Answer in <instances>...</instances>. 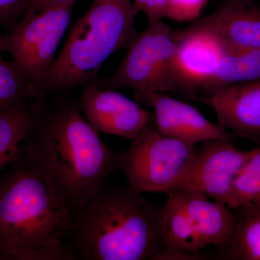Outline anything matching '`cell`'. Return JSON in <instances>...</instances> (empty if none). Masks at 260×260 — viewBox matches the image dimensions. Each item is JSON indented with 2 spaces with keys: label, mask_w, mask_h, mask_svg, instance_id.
I'll use <instances>...</instances> for the list:
<instances>
[{
  "label": "cell",
  "mask_w": 260,
  "mask_h": 260,
  "mask_svg": "<svg viewBox=\"0 0 260 260\" xmlns=\"http://www.w3.org/2000/svg\"><path fill=\"white\" fill-rule=\"evenodd\" d=\"M209 0H167V18L178 22L194 21Z\"/></svg>",
  "instance_id": "cell-20"
},
{
  "label": "cell",
  "mask_w": 260,
  "mask_h": 260,
  "mask_svg": "<svg viewBox=\"0 0 260 260\" xmlns=\"http://www.w3.org/2000/svg\"><path fill=\"white\" fill-rule=\"evenodd\" d=\"M260 79V49H228L204 90L207 93Z\"/></svg>",
  "instance_id": "cell-17"
},
{
  "label": "cell",
  "mask_w": 260,
  "mask_h": 260,
  "mask_svg": "<svg viewBox=\"0 0 260 260\" xmlns=\"http://www.w3.org/2000/svg\"><path fill=\"white\" fill-rule=\"evenodd\" d=\"M211 256L205 255L200 252H189V251L181 250H162L158 252L153 259H210Z\"/></svg>",
  "instance_id": "cell-23"
},
{
  "label": "cell",
  "mask_w": 260,
  "mask_h": 260,
  "mask_svg": "<svg viewBox=\"0 0 260 260\" xmlns=\"http://www.w3.org/2000/svg\"><path fill=\"white\" fill-rule=\"evenodd\" d=\"M260 203V146L246 162L236 178L226 205L234 211Z\"/></svg>",
  "instance_id": "cell-19"
},
{
  "label": "cell",
  "mask_w": 260,
  "mask_h": 260,
  "mask_svg": "<svg viewBox=\"0 0 260 260\" xmlns=\"http://www.w3.org/2000/svg\"><path fill=\"white\" fill-rule=\"evenodd\" d=\"M5 38L0 34V111L23 107L34 100L30 85L23 78L13 61L5 60Z\"/></svg>",
  "instance_id": "cell-18"
},
{
  "label": "cell",
  "mask_w": 260,
  "mask_h": 260,
  "mask_svg": "<svg viewBox=\"0 0 260 260\" xmlns=\"http://www.w3.org/2000/svg\"><path fill=\"white\" fill-rule=\"evenodd\" d=\"M78 106L94 129L104 134L134 139L150 121L151 113L116 89L103 88L94 83L85 85Z\"/></svg>",
  "instance_id": "cell-11"
},
{
  "label": "cell",
  "mask_w": 260,
  "mask_h": 260,
  "mask_svg": "<svg viewBox=\"0 0 260 260\" xmlns=\"http://www.w3.org/2000/svg\"><path fill=\"white\" fill-rule=\"evenodd\" d=\"M21 148L72 214L102 190L112 173L123 170L126 152L108 146L78 103L63 99L46 104Z\"/></svg>",
  "instance_id": "cell-1"
},
{
  "label": "cell",
  "mask_w": 260,
  "mask_h": 260,
  "mask_svg": "<svg viewBox=\"0 0 260 260\" xmlns=\"http://www.w3.org/2000/svg\"><path fill=\"white\" fill-rule=\"evenodd\" d=\"M46 104L44 99H37L23 107L0 111V175L18 156L22 142Z\"/></svg>",
  "instance_id": "cell-15"
},
{
  "label": "cell",
  "mask_w": 260,
  "mask_h": 260,
  "mask_svg": "<svg viewBox=\"0 0 260 260\" xmlns=\"http://www.w3.org/2000/svg\"><path fill=\"white\" fill-rule=\"evenodd\" d=\"M167 195L160 208V251L200 252L207 246L220 247L227 242L235 214L226 205L188 189H176Z\"/></svg>",
  "instance_id": "cell-5"
},
{
  "label": "cell",
  "mask_w": 260,
  "mask_h": 260,
  "mask_svg": "<svg viewBox=\"0 0 260 260\" xmlns=\"http://www.w3.org/2000/svg\"><path fill=\"white\" fill-rule=\"evenodd\" d=\"M135 96L153 109L155 126L166 136L193 145L209 140H232V133L212 123L190 104L159 92L135 93Z\"/></svg>",
  "instance_id": "cell-12"
},
{
  "label": "cell",
  "mask_w": 260,
  "mask_h": 260,
  "mask_svg": "<svg viewBox=\"0 0 260 260\" xmlns=\"http://www.w3.org/2000/svg\"><path fill=\"white\" fill-rule=\"evenodd\" d=\"M235 223L218 259L260 260V203L234 210Z\"/></svg>",
  "instance_id": "cell-16"
},
{
  "label": "cell",
  "mask_w": 260,
  "mask_h": 260,
  "mask_svg": "<svg viewBox=\"0 0 260 260\" xmlns=\"http://www.w3.org/2000/svg\"><path fill=\"white\" fill-rule=\"evenodd\" d=\"M74 5L72 3L26 13L8 34H3L6 52L30 88L42 80L55 60L56 51L69 25Z\"/></svg>",
  "instance_id": "cell-8"
},
{
  "label": "cell",
  "mask_w": 260,
  "mask_h": 260,
  "mask_svg": "<svg viewBox=\"0 0 260 260\" xmlns=\"http://www.w3.org/2000/svg\"><path fill=\"white\" fill-rule=\"evenodd\" d=\"M75 2L76 0H26L23 15L26 13L42 11L52 7L60 6Z\"/></svg>",
  "instance_id": "cell-24"
},
{
  "label": "cell",
  "mask_w": 260,
  "mask_h": 260,
  "mask_svg": "<svg viewBox=\"0 0 260 260\" xmlns=\"http://www.w3.org/2000/svg\"><path fill=\"white\" fill-rule=\"evenodd\" d=\"M135 6L146 16L148 22L167 18V0H133Z\"/></svg>",
  "instance_id": "cell-22"
},
{
  "label": "cell",
  "mask_w": 260,
  "mask_h": 260,
  "mask_svg": "<svg viewBox=\"0 0 260 260\" xmlns=\"http://www.w3.org/2000/svg\"><path fill=\"white\" fill-rule=\"evenodd\" d=\"M176 30L162 20L148 22L110 76L94 83L103 88H129L135 93L177 90L173 71Z\"/></svg>",
  "instance_id": "cell-6"
},
{
  "label": "cell",
  "mask_w": 260,
  "mask_h": 260,
  "mask_svg": "<svg viewBox=\"0 0 260 260\" xmlns=\"http://www.w3.org/2000/svg\"><path fill=\"white\" fill-rule=\"evenodd\" d=\"M0 175V260H27L32 251L64 242L73 214L20 150Z\"/></svg>",
  "instance_id": "cell-3"
},
{
  "label": "cell",
  "mask_w": 260,
  "mask_h": 260,
  "mask_svg": "<svg viewBox=\"0 0 260 260\" xmlns=\"http://www.w3.org/2000/svg\"><path fill=\"white\" fill-rule=\"evenodd\" d=\"M198 99L213 109L227 131L260 139V79L216 89Z\"/></svg>",
  "instance_id": "cell-13"
},
{
  "label": "cell",
  "mask_w": 260,
  "mask_h": 260,
  "mask_svg": "<svg viewBox=\"0 0 260 260\" xmlns=\"http://www.w3.org/2000/svg\"><path fill=\"white\" fill-rule=\"evenodd\" d=\"M142 194L104 186L73 214L68 237L78 259H153L162 249L160 208Z\"/></svg>",
  "instance_id": "cell-2"
},
{
  "label": "cell",
  "mask_w": 260,
  "mask_h": 260,
  "mask_svg": "<svg viewBox=\"0 0 260 260\" xmlns=\"http://www.w3.org/2000/svg\"><path fill=\"white\" fill-rule=\"evenodd\" d=\"M173 71L177 90L194 95L204 90L227 50L223 40L198 20L183 30H176Z\"/></svg>",
  "instance_id": "cell-10"
},
{
  "label": "cell",
  "mask_w": 260,
  "mask_h": 260,
  "mask_svg": "<svg viewBox=\"0 0 260 260\" xmlns=\"http://www.w3.org/2000/svg\"><path fill=\"white\" fill-rule=\"evenodd\" d=\"M138 13L133 0H92L88 11L73 25L59 56L32 87V99L95 83L108 58L128 49L136 39Z\"/></svg>",
  "instance_id": "cell-4"
},
{
  "label": "cell",
  "mask_w": 260,
  "mask_h": 260,
  "mask_svg": "<svg viewBox=\"0 0 260 260\" xmlns=\"http://www.w3.org/2000/svg\"><path fill=\"white\" fill-rule=\"evenodd\" d=\"M197 145L159 132L154 119L131 140L124 168L128 184L141 193L168 194L175 190L187 172Z\"/></svg>",
  "instance_id": "cell-7"
},
{
  "label": "cell",
  "mask_w": 260,
  "mask_h": 260,
  "mask_svg": "<svg viewBox=\"0 0 260 260\" xmlns=\"http://www.w3.org/2000/svg\"><path fill=\"white\" fill-rule=\"evenodd\" d=\"M198 21L216 32L228 49H260V5L229 0Z\"/></svg>",
  "instance_id": "cell-14"
},
{
  "label": "cell",
  "mask_w": 260,
  "mask_h": 260,
  "mask_svg": "<svg viewBox=\"0 0 260 260\" xmlns=\"http://www.w3.org/2000/svg\"><path fill=\"white\" fill-rule=\"evenodd\" d=\"M254 150H239L232 140L202 142L197 145L190 166L177 189L198 191L226 205L233 183Z\"/></svg>",
  "instance_id": "cell-9"
},
{
  "label": "cell",
  "mask_w": 260,
  "mask_h": 260,
  "mask_svg": "<svg viewBox=\"0 0 260 260\" xmlns=\"http://www.w3.org/2000/svg\"><path fill=\"white\" fill-rule=\"evenodd\" d=\"M26 0H0V25L10 30L23 17Z\"/></svg>",
  "instance_id": "cell-21"
}]
</instances>
